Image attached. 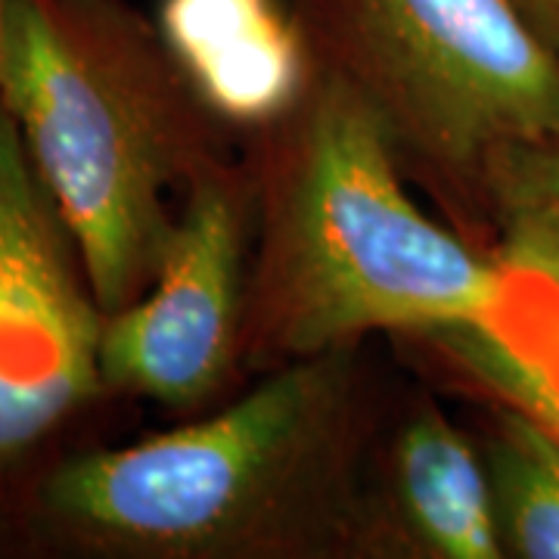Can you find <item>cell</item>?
Returning <instances> with one entry per match:
<instances>
[{"label":"cell","mask_w":559,"mask_h":559,"mask_svg":"<svg viewBox=\"0 0 559 559\" xmlns=\"http://www.w3.org/2000/svg\"><path fill=\"white\" fill-rule=\"evenodd\" d=\"M320 69L395 143L411 183L495 252L488 178L559 131V53L513 0H289Z\"/></svg>","instance_id":"277c9868"},{"label":"cell","mask_w":559,"mask_h":559,"mask_svg":"<svg viewBox=\"0 0 559 559\" xmlns=\"http://www.w3.org/2000/svg\"><path fill=\"white\" fill-rule=\"evenodd\" d=\"M488 209L495 221L516 209H559V131L507 153L488 178Z\"/></svg>","instance_id":"8fae6325"},{"label":"cell","mask_w":559,"mask_h":559,"mask_svg":"<svg viewBox=\"0 0 559 559\" xmlns=\"http://www.w3.org/2000/svg\"><path fill=\"white\" fill-rule=\"evenodd\" d=\"M476 441L491 479L503 557L559 559V429L535 414L479 401Z\"/></svg>","instance_id":"30bf717a"},{"label":"cell","mask_w":559,"mask_h":559,"mask_svg":"<svg viewBox=\"0 0 559 559\" xmlns=\"http://www.w3.org/2000/svg\"><path fill=\"white\" fill-rule=\"evenodd\" d=\"M242 156L252 180L246 377L495 311L507 264L414 200L382 121L326 69Z\"/></svg>","instance_id":"7a4b0ae2"},{"label":"cell","mask_w":559,"mask_h":559,"mask_svg":"<svg viewBox=\"0 0 559 559\" xmlns=\"http://www.w3.org/2000/svg\"><path fill=\"white\" fill-rule=\"evenodd\" d=\"M528 25L559 53V0H513Z\"/></svg>","instance_id":"4fadbf2b"},{"label":"cell","mask_w":559,"mask_h":559,"mask_svg":"<svg viewBox=\"0 0 559 559\" xmlns=\"http://www.w3.org/2000/svg\"><path fill=\"white\" fill-rule=\"evenodd\" d=\"M495 255L559 283V209H516L498 221Z\"/></svg>","instance_id":"7c38bea8"},{"label":"cell","mask_w":559,"mask_h":559,"mask_svg":"<svg viewBox=\"0 0 559 559\" xmlns=\"http://www.w3.org/2000/svg\"><path fill=\"white\" fill-rule=\"evenodd\" d=\"M249 255L252 180L246 156H230L187 190L143 299L106 314L100 360L116 399H146L180 417L230 399L246 377Z\"/></svg>","instance_id":"8992f818"},{"label":"cell","mask_w":559,"mask_h":559,"mask_svg":"<svg viewBox=\"0 0 559 559\" xmlns=\"http://www.w3.org/2000/svg\"><path fill=\"white\" fill-rule=\"evenodd\" d=\"M507 271V289L481 323L395 342L426 360L448 389L513 404L559 429V283L520 264Z\"/></svg>","instance_id":"9c48e42d"},{"label":"cell","mask_w":559,"mask_h":559,"mask_svg":"<svg viewBox=\"0 0 559 559\" xmlns=\"http://www.w3.org/2000/svg\"><path fill=\"white\" fill-rule=\"evenodd\" d=\"M377 507L385 559H503L476 432L457 426L429 392L389 411Z\"/></svg>","instance_id":"52a82bcc"},{"label":"cell","mask_w":559,"mask_h":559,"mask_svg":"<svg viewBox=\"0 0 559 559\" xmlns=\"http://www.w3.org/2000/svg\"><path fill=\"white\" fill-rule=\"evenodd\" d=\"M156 25L180 75L230 134L271 128L318 79L289 0H159Z\"/></svg>","instance_id":"ba28073f"},{"label":"cell","mask_w":559,"mask_h":559,"mask_svg":"<svg viewBox=\"0 0 559 559\" xmlns=\"http://www.w3.org/2000/svg\"><path fill=\"white\" fill-rule=\"evenodd\" d=\"M364 345L293 360L218 411L47 469L16 557L385 559V419Z\"/></svg>","instance_id":"6da1fadb"},{"label":"cell","mask_w":559,"mask_h":559,"mask_svg":"<svg viewBox=\"0 0 559 559\" xmlns=\"http://www.w3.org/2000/svg\"><path fill=\"white\" fill-rule=\"evenodd\" d=\"M103 326L79 246L0 106V557L47 469L79 451L81 423L116 399Z\"/></svg>","instance_id":"5b68a950"},{"label":"cell","mask_w":559,"mask_h":559,"mask_svg":"<svg viewBox=\"0 0 559 559\" xmlns=\"http://www.w3.org/2000/svg\"><path fill=\"white\" fill-rule=\"evenodd\" d=\"M0 106L106 314L143 299L187 190L237 156L128 0H0Z\"/></svg>","instance_id":"3957f363"}]
</instances>
